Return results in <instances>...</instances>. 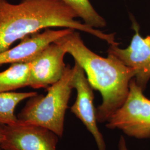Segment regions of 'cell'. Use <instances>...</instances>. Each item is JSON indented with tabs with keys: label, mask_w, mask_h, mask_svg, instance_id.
I'll return each instance as SVG.
<instances>
[{
	"label": "cell",
	"mask_w": 150,
	"mask_h": 150,
	"mask_svg": "<svg viewBox=\"0 0 150 150\" xmlns=\"http://www.w3.org/2000/svg\"><path fill=\"white\" fill-rule=\"evenodd\" d=\"M74 11L59 0H22L11 4L0 0V52L10 48L17 40L50 27H62L86 32L117 45L115 34L100 30L76 20Z\"/></svg>",
	"instance_id": "1"
},
{
	"label": "cell",
	"mask_w": 150,
	"mask_h": 150,
	"mask_svg": "<svg viewBox=\"0 0 150 150\" xmlns=\"http://www.w3.org/2000/svg\"><path fill=\"white\" fill-rule=\"evenodd\" d=\"M3 134L1 149L56 150L59 136L40 126L23 124L0 125Z\"/></svg>",
	"instance_id": "5"
},
{
	"label": "cell",
	"mask_w": 150,
	"mask_h": 150,
	"mask_svg": "<svg viewBox=\"0 0 150 150\" xmlns=\"http://www.w3.org/2000/svg\"><path fill=\"white\" fill-rule=\"evenodd\" d=\"M55 42L60 44L84 70L93 89L102 96L96 108L98 122H107L126 101L129 83L136 75L134 69L126 66L112 54L103 57L88 48L80 34L75 30Z\"/></svg>",
	"instance_id": "2"
},
{
	"label": "cell",
	"mask_w": 150,
	"mask_h": 150,
	"mask_svg": "<svg viewBox=\"0 0 150 150\" xmlns=\"http://www.w3.org/2000/svg\"><path fill=\"white\" fill-rule=\"evenodd\" d=\"M72 77V86L77 92L75 103L71 111L79 118L95 139L98 150H106L103 137L97 126L96 109L93 103V88L89 83L84 70L75 62Z\"/></svg>",
	"instance_id": "7"
},
{
	"label": "cell",
	"mask_w": 150,
	"mask_h": 150,
	"mask_svg": "<svg viewBox=\"0 0 150 150\" xmlns=\"http://www.w3.org/2000/svg\"><path fill=\"white\" fill-rule=\"evenodd\" d=\"M74 30L71 28L54 30L48 28L42 33L28 35L21 39L16 46L0 52V65L31 61L48 45Z\"/></svg>",
	"instance_id": "9"
},
{
	"label": "cell",
	"mask_w": 150,
	"mask_h": 150,
	"mask_svg": "<svg viewBox=\"0 0 150 150\" xmlns=\"http://www.w3.org/2000/svg\"><path fill=\"white\" fill-rule=\"evenodd\" d=\"M66 51L60 44L54 42L47 46L31 61L28 86L35 89L48 88L64 75Z\"/></svg>",
	"instance_id": "8"
},
{
	"label": "cell",
	"mask_w": 150,
	"mask_h": 150,
	"mask_svg": "<svg viewBox=\"0 0 150 150\" xmlns=\"http://www.w3.org/2000/svg\"><path fill=\"white\" fill-rule=\"evenodd\" d=\"M118 150H129L126 145V142L123 136H121L118 142Z\"/></svg>",
	"instance_id": "13"
},
{
	"label": "cell",
	"mask_w": 150,
	"mask_h": 150,
	"mask_svg": "<svg viewBox=\"0 0 150 150\" xmlns=\"http://www.w3.org/2000/svg\"><path fill=\"white\" fill-rule=\"evenodd\" d=\"M143 92L134 79L131 81L126 101L107 121L106 127L137 139L150 137V100Z\"/></svg>",
	"instance_id": "4"
},
{
	"label": "cell",
	"mask_w": 150,
	"mask_h": 150,
	"mask_svg": "<svg viewBox=\"0 0 150 150\" xmlns=\"http://www.w3.org/2000/svg\"><path fill=\"white\" fill-rule=\"evenodd\" d=\"M2 139H3V134H2V129L1 127L0 126V149H1V145L2 141Z\"/></svg>",
	"instance_id": "14"
},
{
	"label": "cell",
	"mask_w": 150,
	"mask_h": 150,
	"mask_svg": "<svg viewBox=\"0 0 150 150\" xmlns=\"http://www.w3.org/2000/svg\"><path fill=\"white\" fill-rule=\"evenodd\" d=\"M0 150H4V149H0Z\"/></svg>",
	"instance_id": "15"
},
{
	"label": "cell",
	"mask_w": 150,
	"mask_h": 150,
	"mask_svg": "<svg viewBox=\"0 0 150 150\" xmlns=\"http://www.w3.org/2000/svg\"><path fill=\"white\" fill-rule=\"evenodd\" d=\"M36 92L0 93V125H12L18 122L15 115L16 106L27 98L36 96Z\"/></svg>",
	"instance_id": "11"
},
{
	"label": "cell",
	"mask_w": 150,
	"mask_h": 150,
	"mask_svg": "<svg viewBox=\"0 0 150 150\" xmlns=\"http://www.w3.org/2000/svg\"><path fill=\"white\" fill-rule=\"evenodd\" d=\"M59 1L71 8L87 26L96 29L106 26L105 20L97 12L89 0Z\"/></svg>",
	"instance_id": "12"
},
{
	"label": "cell",
	"mask_w": 150,
	"mask_h": 150,
	"mask_svg": "<svg viewBox=\"0 0 150 150\" xmlns=\"http://www.w3.org/2000/svg\"><path fill=\"white\" fill-rule=\"evenodd\" d=\"M31 61L12 64L10 67L0 72V93L14 91L28 86Z\"/></svg>",
	"instance_id": "10"
},
{
	"label": "cell",
	"mask_w": 150,
	"mask_h": 150,
	"mask_svg": "<svg viewBox=\"0 0 150 150\" xmlns=\"http://www.w3.org/2000/svg\"><path fill=\"white\" fill-rule=\"evenodd\" d=\"M73 68L66 66L64 75L58 82L47 88L46 95H36L29 98L17 116L18 122L40 126L62 137L65 113L73 88Z\"/></svg>",
	"instance_id": "3"
},
{
	"label": "cell",
	"mask_w": 150,
	"mask_h": 150,
	"mask_svg": "<svg viewBox=\"0 0 150 150\" xmlns=\"http://www.w3.org/2000/svg\"><path fill=\"white\" fill-rule=\"evenodd\" d=\"M132 22L134 33L129 46L121 48L118 45H110L107 54H112L134 69L136 83L144 91L150 80V36L142 37L139 33V26L134 18Z\"/></svg>",
	"instance_id": "6"
}]
</instances>
